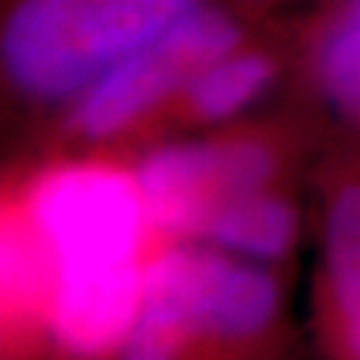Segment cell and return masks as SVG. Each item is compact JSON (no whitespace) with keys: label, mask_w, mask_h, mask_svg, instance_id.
Here are the masks:
<instances>
[{"label":"cell","mask_w":360,"mask_h":360,"mask_svg":"<svg viewBox=\"0 0 360 360\" xmlns=\"http://www.w3.org/2000/svg\"><path fill=\"white\" fill-rule=\"evenodd\" d=\"M144 219L139 181L115 168L67 166L38 181L27 221L53 267V334L72 352L96 355L129 339L144 285Z\"/></svg>","instance_id":"6da1fadb"},{"label":"cell","mask_w":360,"mask_h":360,"mask_svg":"<svg viewBox=\"0 0 360 360\" xmlns=\"http://www.w3.org/2000/svg\"><path fill=\"white\" fill-rule=\"evenodd\" d=\"M195 6L200 0H16L0 38L3 70L30 99L80 96Z\"/></svg>","instance_id":"7a4b0ae2"},{"label":"cell","mask_w":360,"mask_h":360,"mask_svg":"<svg viewBox=\"0 0 360 360\" xmlns=\"http://www.w3.org/2000/svg\"><path fill=\"white\" fill-rule=\"evenodd\" d=\"M275 307L278 291L262 270L211 251L174 248L144 272L126 360H174L193 334H257Z\"/></svg>","instance_id":"3957f363"},{"label":"cell","mask_w":360,"mask_h":360,"mask_svg":"<svg viewBox=\"0 0 360 360\" xmlns=\"http://www.w3.org/2000/svg\"><path fill=\"white\" fill-rule=\"evenodd\" d=\"M238 25L227 13L203 3L195 6L77 96L75 129L91 139L123 131L181 86L190 89L214 59L238 49Z\"/></svg>","instance_id":"277c9868"},{"label":"cell","mask_w":360,"mask_h":360,"mask_svg":"<svg viewBox=\"0 0 360 360\" xmlns=\"http://www.w3.org/2000/svg\"><path fill=\"white\" fill-rule=\"evenodd\" d=\"M272 174L270 153L254 142H195L155 150L136 181L147 219L174 235H206L221 208L259 193Z\"/></svg>","instance_id":"5b68a950"},{"label":"cell","mask_w":360,"mask_h":360,"mask_svg":"<svg viewBox=\"0 0 360 360\" xmlns=\"http://www.w3.org/2000/svg\"><path fill=\"white\" fill-rule=\"evenodd\" d=\"M206 235L221 248L254 259H275L288 251L296 235L291 206L267 193H251L221 208Z\"/></svg>","instance_id":"8992f818"},{"label":"cell","mask_w":360,"mask_h":360,"mask_svg":"<svg viewBox=\"0 0 360 360\" xmlns=\"http://www.w3.org/2000/svg\"><path fill=\"white\" fill-rule=\"evenodd\" d=\"M326 262L347 345L360 360V184L334 200L326 224Z\"/></svg>","instance_id":"52a82bcc"},{"label":"cell","mask_w":360,"mask_h":360,"mask_svg":"<svg viewBox=\"0 0 360 360\" xmlns=\"http://www.w3.org/2000/svg\"><path fill=\"white\" fill-rule=\"evenodd\" d=\"M275 65L257 51H230L214 59L190 83V102L200 117L224 120L257 102L270 89Z\"/></svg>","instance_id":"ba28073f"},{"label":"cell","mask_w":360,"mask_h":360,"mask_svg":"<svg viewBox=\"0 0 360 360\" xmlns=\"http://www.w3.org/2000/svg\"><path fill=\"white\" fill-rule=\"evenodd\" d=\"M318 75L328 99L360 117V0H347L318 49Z\"/></svg>","instance_id":"9c48e42d"}]
</instances>
